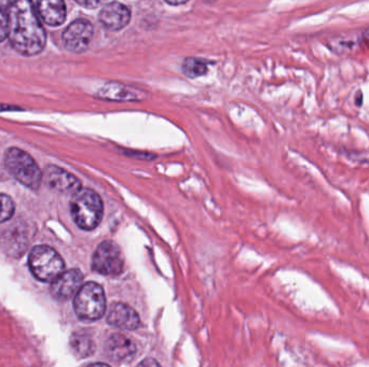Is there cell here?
I'll list each match as a JSON object with an SVG mask.
<instances>
[{"label":"cell","instance_id":"2e32d148","mask_svg":"<svg viewBox=\"0 0 369 367\" xmlns=\"http://www.w3.org/2000/svg\"><path fill=\"white\" fill-rule=\"evenodd\" d=\"M209 62L197 57H187L182 65V74L190 79L204 76L209 70Z\"/></svg>","mask_w":369,"mask_h":367},{"label":"cell","instance_id":"277c9868","mask_svg":"<svg viewBox=\"0 0 369 367\" xmlns=\"http://www.w3.org/2000/svg\"><path fill=\"white\" fill-rule=\"evenodd\" d=\"M28 266L33 275L43 282H53L64 273L63 259L49 246H37L31 251Z\"/></svg>","mask_w":369,"mask_h":367},{"label":"cell","instance_id":"5b68a950","mask_svg":"<svg viewBox=\"0 0 369 367\" xmlns=\"http://www.w3.org/2000/svg\"><path fill=\"white\" fill-rule=\"evenodd\" d=\"M74 308L79 319L95 321L106 312V298L103 288L95 282L82 286L75 296Z\"/></svg>","mask_w":369,"mask_h":367},{"label":"cell","instance_id":"603a6c76","mask_svg":"<svg viewBox=\"0 0 369 367\" xmlns=\"http://www.w3.org/2000/svg\"><path fill=\"white\" fill-rule=\"evenodd\" d=\"M89 367H111L109 365L104 364V363H95V364H91Z\"/></svg>","mask_w":369,"mask_h":367},{"label":"cell","instance_id":"3957f363","mask_svg":"<svg viewBox=\"0 0 369 367\" xmlns=\"http://www.w3.org/2000/svg\"><path fill=\"white\" fill-rule=\"evenodd\" d=\"M5 164L9 173L23 186L38 190L43 182V171L28 152L10 148L6 152Z\"/></svg>","mask_w":369,"mask_h":367},{"label":"cell","instance_id":"8fae6325","mask_svg":"<svg viewBox=\"0 0 369 367\" xmlns=\"http://www.w3.org/2000/svg\"><path fill=\"white\" fill-rule=\"evenodd\" d=\"M105 351L114 362L126 363L136 356V346L128 336L115 334L107 339Z\"/></svg>","mask_w":369,"mask_h":367},{"label":"cell","instance_id":"8992f818","mask_svg":"<svg viewBox=\"0 0 369 367\" xmlns=\"http://www.w3.org/2000/svg\"><path fill=\"white\" fill-rule=\"evenodd\" d=\"M124 260L119 246L111 240L101 242L92 259V269L101 275H118L123 269Z\"/></svg>","mask_w":369,"mask_h":367},{"label":"cell","instance_id":"44dd1931","mask_svg":"<svg viewBox=\"0 0 369 367\" xmlns=\"http://www.w3.org/2000/svg\"><path fill=\"white\" fill-rule=\"evenodd\" d=\"M77 4H78V5L82 6V7L87 8H95L97 7V6L101 5L99 1H77Z\"/></svg>","mask_w":369,"mask_h":367},{"label":"cell","instance_id":"9c48e42d","mask_svg":"<svg viewBox=\"0 0 369 367\" xmlns=\"http://www.w3.org/2000/svg\"><path fill=\"white\" fill-rule=\"evenodd\" d=\"M99 21L107 30L118 32L130 23L131 11L123 4L113 1L101 8Z\"/></svg>","mask_w":369,"mask_h":367},{"label":"cell","instance_id":"e0dca14e","mask_svg":"<svg viewBox=\"0 0 369 367\" xmlns=\"http://www.w3.org/2000/svg\"><path fill=\"white\" fill-rule=\"evenodd\" d=\"M16 206L11 197L6 194H0V223L11 219L14 215Z\"/></svg>","mask_w":369,"mask_h":367},{"label":"cell","instance_id":"ac0fdd59","mask_svg":"<svg viewBox=\"0 0 369 367\" xmlns=\"http://www.w3.org/2000/svg\"><path fill=\"white\" fill-rule=\"evenodd\" d=\"M9 36V16L7 10L0 8V43Z\"/></svg>","mask_w":369,"mask_h":367},{"label":"cell","instance_id":"52a82bcc","mask_svg":"<svg viewBox=\"0 0 369 367\" xmlns=\"http://www.w3.org/2000/svg\"><path fill=\"white\" fill-rule=\"evenodd\" d=\"M94 35V28L88 20L78 18L68 25L64 30L62 40L67 51L72 53H82L90 47Z\"/></svg>","mask_w":369,"mask_h":367},{"label":"cell","instance_id":"6da1fadb","mask_svg":"<svg viewBox=\"0 0 369 367\" xmlns=\"http://www.w3.org/2000/svg\"><path fill=\"white\" fill-rule=\"evenodd\" d=\"M9 38L11 47L21 55L34 56L43 52L47 43L45 28L31 1L21 0L10 3Z\"/></svg>","mask_w":369,"mask_h":367},{"label":"cell","instance_id":"30bf717a","mask_svg":"<svg viewBox=\"0 0 369 367\" xmlns=\"http://www.w3.org/2000/svg\"><path fill=\"white\" fill-rule=\"evenodd\" d=\"M82 271L78 269H70L62 273L57 280L52 282L51 292L52 296L59 300H70L72 296H76L79 290L82 289Z\"/></svg>","mask_w":369,"mask_h":367},{"label":"cell","instance_id":"d6986e66","mask_svg":"<svg viewBox=\"0 0 369 367\" xmlns=\"http://www.w3.org/2000/svg\"><path fill=\"white\" fill-rule=\"evenodd\" d=\"M122 152H123L126 157H134V159H153L155 157H151L153 154H149V153L136 152V151L133 150H123Z\"/></svg>","mask_w":369,"mask_h":367},{"label":"cell","instance_id":"ba28073f","mask_svg":"<svg viewBox=\"0 0 369 367\" xmlns=\"http://www.w3.org/2000/svg\"><path fill=\"white\" fill-rule=\"evenodd\" d=\"M45 177L48 186L57 192L75 195L82 190V182L78 178L59 166H48Z\"/></svg>","mask_w":369,"mask_h":367},{"label":"cell","instance_id":"7402d4cb","mask_svg":"<svg viewBox=\"0 0 369 367\" xmlns=\"http://www.w3.org/2000/svg\"><path fill=\"white\" fill-rule=\"evenodd\" d=\"M165 3H167V5H171V6H180V5H184V4L187 3V1H180V3H177V1H175V3H172V1H165Z\"/></svg>","mask_w":369,"mask_h":367},{"label":"cell","instance_id":"5bb4252c","mask_svg":"<svg viewBox=\"0 0 369 367\" xmlns=\"http://www.w3.org/2000/svg\"><path fill=\"white\" fill-rule=\"evenodd\" d=\"M37 12L41 20L50 26H60L66 20V6L61 0L39 1Z\"/></svg>","mask_w":369,"mask_h":367},{"label":"cell","instance_id":"7c38bea8","mask_svg":"<svg viewBox=\"0 0 369 367\" xmlns=\"http://www.w3.org/2000/svg\"><path fill=\"white\" fill-rule=\"evenodd\" d=\"M107 322L121 329H136L141 324L138 312L123 303H115L109 307Z\"/></svg>","mask_w":369,"mask_h":367},{"label":"cell","instance_id":"ffe728a7","mask_svg":"<svg viewBox=\"0 0 369 367\" xmlns=\"http://www.w3.org/2000/svg\"><path fill=\"white\" fill-rule=\"evenodd\" d=\"M138 367H161L160 365L158 364L157 361L153 360V358H146V360L143 361L142 363L138 364Z\"/></svg>","mask_w":369,"mask_h":367},{"label":"cell","instance_id":"9a60e30c","mask_svg":"<svg viewBox=\"0 0 369 367\" xmlns=\"http://www.w3.org/2000/svg\"><path fill=\"white\" fill-rule=\"evenodd\" d=\"M70 346H72L75 354L80 356V358H87V356L92 354L93 350H94L92 338L90 337L89 334L84 333V332L75 333L72 336Z\"/></svg>","mask_w":369,"mask_h":367},{"label":"cell","instance_id":"4fadbf2b","mask_svg":"<svg viewBox=\"0 0 369 367\" xmlns=\"http://www.w3.org/2000/svg\"><path fill=\"white\" fill-rule=\"evenodd\" d=\"M101 98L115 101H138L144 99L143 92L138 89L130 88L121 83H106L97 93Z\"/></svg>","mask_w":369,"mask_h":367},{"label":"cell","instance_id":"7a4b0ae2","mask_svg":"<svg viewBox=\"0 0 369 367\" xmlns=\"http://www.w3.org/2000/svg\"><path fill=\"white\" fill-rule=\"evenodd\" d=\"M72 220L84 231H92L103 219L104 204L101 196L92 188L80 190L70 201Z\"/></svg>","mask_w":369,"mask_h":367}]
</instances>
